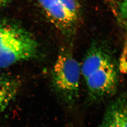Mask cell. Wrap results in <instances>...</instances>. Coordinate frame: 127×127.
Instances as JSON below:
<instances>
[{
  "label": "cell",
  "instance_id": "cell-8",
  "mask_svg": "<svg viewBox=\"0 0 127 127\" xmlns=\"http://www.w3.org/2000/svg\"><path fill=\"white\" fill-rule=\"evenodd\" d=\"M120 66L123 70L127 72V37L121 57Z\"/></svg>",
  "mask_w": 127,
  "mask_h": 127
},
{
  "label": "cell",
  "instance_id": "cell-4",
  "mask_svg": "<svg viewBox=\"0 0 127 127\" xmlns=\"http://www.w3.org/2000/svg\"><path fill=\"white\" fill-rule=\"evenodd\" d=\"M44 12L57 28L66 31L78 21L80 6L78 0H38Z\"/></svg>",
  "mask_w": 127,
  "mask_h": 127
},
{
  "label": "cell",
  "instance_id": "cell-2",
  "mask_svg": "<svg viewBox=\"0 0 127 127\" xmlns=\"http://www.w3.org/2000/svg\"><path fill=\"white\" fill-rule=\"evenodd\" d=\"M81 66L66 52L58 57L53 69L51 88L61 102L72 109L79 98Z\"/></svg>",
  "mask_w": 127,
  "mask_h": 127
},
{
  "label": "cell",
  "instance_id": "cell-3",
  "mask_svg": "<svg viewBox=\"0 0 127 127\" xmlns=\"http://www.w3.org/2000/svg\"><path fill=\"white\" fill-rule=\"evenodd\" d=\"M84 79L88 98L92 102H100L113 95L119 84L117 70L112 61L95 70Z\"/></svg>",
  "mask_w": 127,
  "mask_h": 127
},
{
  "label": "cell",
  "instance_id": "cell-7",
  "mask_svg": "<svg viewBox=\"0 0 127 127\" xmlns=\"http://www.w3.org/2000/svg\"><path fill=\"white\" fill-rule=\"evenodd\" d=\"M20 82L7 75L0 74V115L17 96Z\"/></svg>",
  "mask_w": 127,
  "mask_h": 127
},
{
  "label": "cell",
  "instance_id": "cell-1",
  "mask_svg": "<svg viewBox=\"0 0 127 127\" xmlns=\"http://www.w3.org/2000/svg\"><path fill=\"white\" fill-rule=\"evenodd\" d=\"M38 51L37 43L29 32L14 23L0 20V68L32 59Z\"/></svg>",
  "mask_w": 127,
  "mask_h": 127
},
{
  "label": "cell",
  "instance_id": "cell-6",
  "mask_svg": "<svg viewBox=\"0 0 127 127\" xmlns=\"http://www.w3.org/2000/svg\"><path fill=\"white\" fill-rule=\"evenodd\" d=\"M112 61L103 47L95 44L91 47L81 66V74L83 78L107 63Z\"/></svg>",
  "mask_w": 127,
  "mask_h": 127
},
{
  "label": "cell",
  "instance_id": "cell-9",
  "mask_svg": "<svg viewBox=\"0 0 127 127\" xmlns=\"http://www.w3.org/2000/svg\"><path fill=\"white\" fill-rule=\"evenodd\" d=\"M119 9L121 17L127 19V0H124L122 2L120 5Z\"/></svg>",
  "mask_w": 127,
  "mask_h": 127
},
{
  "label": "cell",
  "instance_id": "cell-5",
  "mask_svg": "<svg viewBox=\"0 0 127 127\" xmlns=\"http://www.w3.org/2000/svg\"><path fill=\"white\" fill-rule=\"evenodd\" d=\"M98 127H127V95L119 96L110 103Z\"/></svg>",
  "mask_w": 127,
  "mask_h": 127
},
{
  "label": "cell",
  "instance_id": "cell-10",
  "mask_svg": "<svg viewBox=\"0 0 127 127\" xmlns=\"http://www.w3.org/2000/svg\"><path fill=\"white\" fill-rule=\"evenodd\" d=\"M10 0H0V7L3 6L4 5L8 2Z\"/></svg>",
  "mask_w": 127,
  "mask_h": 127
}]
</instances>
